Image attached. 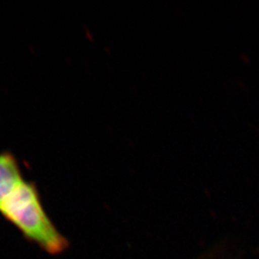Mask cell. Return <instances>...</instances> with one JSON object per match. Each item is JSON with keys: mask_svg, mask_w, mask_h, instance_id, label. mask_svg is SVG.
Listing matches in <instances>:
<instances>
[{"mask_svg": "<svg viewBox=\"0 0 259 259\" xmlns=\"http://www.w3.org/2000/svg\"><path fill=\"white\" fill-rule=\"evenodd\" d=\"M0 213L48 253L59 254L67 249L68 241L49 218L36 184L23 178L0 203Z\"/></svg>", "mask_w": 259, "mask_h": 259, "instance_id": "1", "label": "cell"}, {"mask_svg": "<svg viewBox=\"0 0 259 259\" xmlns=\"http://www.w3.org/2000/svg\"><path fill=\"white\" fill-rule=\"evenodd\" d=\"M23 178L15 155L10 152L0 153V203Z\"/></svg>", "mask_w": 259, "mask_h": 259, "instance_id": "2", "label": "cell"}]
</instances>
